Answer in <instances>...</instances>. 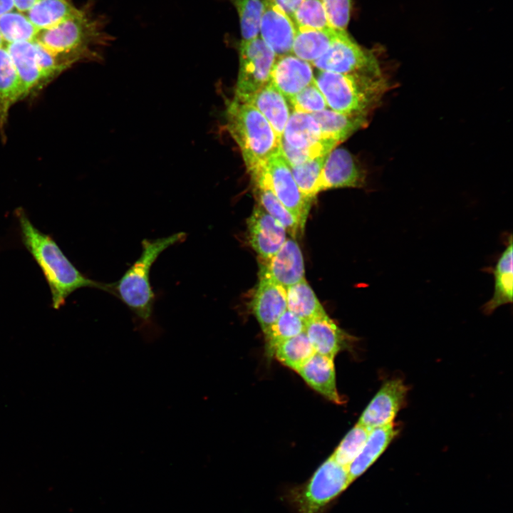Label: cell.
Returning a JSON list of instances; mask_svg holds the SVG:
<instances>
[{
    "mask_svg": "<svg viewBox=\"0 0 513 513\" xmlns=\"http://www.w3.org/2000/svg\"><path fill=\"white\" fill-rule=\"evenodd\" d=\"M366 174L346 149L333 148L325 159L320 178V192L333 188L362 187Z\"/></svg>",
    "mask_w": 513,
    "mask_h": 513,
    "instance_id": "5bb4252c",
    "label": "cell"
},
{
    "mask_svg": "<svg viewBox=\"0 0 513 513\" xmlns=\"http://www.w3.org/2000/svg\"><path fill=\"white\" fill-rule=\"evenodd\" d=\"M315 353L304 331L278 344L274 356L283 365L297 371Z\"/></svg>",
    "mask_w": 513,
    "mask_h": 513,
    "instance_id": "f546056e",
    "label": "cell"
},
{
    "mask_svg": "<svg viewBox=\"0 0 513 513\" xmlns=\"http://www.w3.org/2000/svg\"><path fill=\"white\" fill-rule=\"evenodd\" d=\"M311 115L318 123L323 138L338 144L368 124V116L339 113L328 108Z\"/></svg>",
    "mask_w": 513,
    "mask_h": 513,
    "instance_id": "d4e9b609",
    "label": "cell"
},
{
    "mask_svg": "<svg viewBox=\"0 0 513 513\" xmlns=\"http://www.w3.org/2000/svg\"><path fill=\"white\" fill-rule=\"evenodd\" d=\"M314 81L328 108L339 113L365 116L377 108L390 86L383 72L343 74L318 71Z\"/></svg>",
    "mask_w": 513,
    "mask_h": 513,
    "instance_id": "277c9868",
    "label": "cell"
},
{
    "mask_svg": "<svg viewBox=\"0 0 513 513\" xmlns=\"http://www.w3.org/2000/svg\"><path fill=\"white\" fill-rule=\"evenodd\" d=\"M14 8L13 0H0V17L12 11Z\"/></svg>",
    "mask_w": 513,
    "mask_h": 513,
    "instance_id": "b9f144b4",
    "label": "cell"
},
{
    "mask_svg": "<svg viewBox=\"0 0 513 513\" xmlns=\"http://www.w3.org/2000/svg\"><path fill=\"white\" fill-rule=\"evenodd\" d=\"M296 27L318 30L333 28L321 0H303L291 16Z\"/></svg>",
    "mask_w": 513,
    "mask_h": 513,
    "instance_id": "d590c367",
    "label": "cell"
},
{
    "mask_svg": "<svg viewBox=\"0 0 513 513\" xmlns=\"http://www.w3.org/2000/svg\"><path fill=\"white\" fill-rule=\"evenodd\" d=\"M305 333L316 353L333 359L351 338L327 314L306 323Z\"/></svg>",
    "mask_w": 513,
    "mask_h": 513,
    "instance_id": "ffe728a7",
    "label": "cell"
},
{
    "mask_svg": "<svg viewBox=\"0 0 513 513\" xmlns=\"http://www.w3.org/2000/svg\"><path fill=\"white\" fill-rule=\"evenodd\" d=\"M338 30H318L296 27L291 53L311 63L324 54L332 44Z\"/></svg>",
    "mask_w": 513,
    "mask_h": 513,
    "instance_id": "484cf974",
    "label": "cell"
},
{
    "mask_svg": "<svg viewBox=\"0 0 513 513\" xmlns=\"http://www.w3.org/2000/svg\"><path fill=\"white\" fill-rule=\"evenodd\" d=\"M14 7L19 12H27L38 0H13Z\"/></svg>",
    "mask_w": 513,
    "mask_h": 513,
    "instance_id": "60d3db41",
    "label": "cell"
},
{
    "mask_svg": "<svg viewBox=\"0 0 513 513\" xmlns=\"http://www.w3.org/2000/svg\"><path fill=\"white\" fill-rule=\"evenodd\" d=\"M351 482L348 469L330 456L305 484L293 492L298 513H321Z\"/></svg>",
    "mask_w": 513,
    "mask_h": 513,
    "instance_id": "8992f818",
    "label": "cell"
},
{
    "mask_svg": "<svg viewBox=\"0 0 513 513\" xmlns=\"http://www.w3.org/2000/svg\"><path fill=\"white\" fill-rule=\"evenodd\" d=\"M245 103L254 106L265 117L281 139L290 115L286 98L269 82Z\"/></svg>",
    "mask_w": 513,
    "mask_h": 513,
    "instance_id": "cb8c5ba5",
    "label": "cell"
},
{
    "mask_svg": "<svg viewBox=\"0 0 513 513\" xmlns=\"http://www.w3.org/2000/svg\"><path fill=\"white\" fill-rule=\"evenodd\" d=\"M6 48L20 78L25 95L48 81L38 63L33 41L7 43Z\"/></svg>",
    "mask_w": 513,
    "mask_h": 513,
    "instance_id": "7402d4cb",
    "label": "cell"
},
{
    "mask_svg": "<svg viewBox=\"0 0 513 513\" xmlns=\"http://www.w3.org/2000/svg\"><path fill=\"white\" fill-rule=\"evenodd\" d=\"M289 101L294 111L309 114L328 108L326 100L315 81L303 88Z\"/></svg>",
    "mask_w": 513,
    "mask_h": 513,
    "instance_id": "8d00e7d4",
    "label": "cell"
},
{
    "mask_svg": "<svg viewBox=\"0 0 513 513\" xmlns=\"http://www.w3.org/2000/svg\"><path fill=\"white\" fill-rule=\"evenodd\" d=\"M24 247L41 269L51 294L52 307L58 309L76 289L97 288L110 293L111 284L84 276L69 261L55 241L38 230L23 210L16 211Z\"/></svg>",
    "mask_w": 513,
    "mask_h": 513,
    "instance_id": "3957f363",
    "label": "cell"
},
{
    "mask_svg": "<svg viewBox=\"0 0 513 513\" xmlns=\"http://www.w3.org/2000/svg\"><path fill=\"white\" fill-rule=\"evenodd\" d=\"M408 388L399 378L385 381L362 413L357 423L372 429L393 422L404 406Z\"/></svg>",
    "mask_w": 513,
    "mask_h": 513,
    "instance_id": "30bf717a",
    "label": "cell"
},
{
    "mask_svg": "<svg viewBox=\"0 0 513 513\" xmlns=\"http://www.w3.org/2000/svg\"><path fill=\"white\" fill-rule=\"evenodd\" d=\"M186 237V233L180 232L155 239H143L138 259L118 281L111 284L110 293L118 296L130 309L135 316L138 330L148 342L155 341L160 334V329L152 318L155 294L150 282L151 267L162 252Z\"/></svg>",
    "mask_w": 513,
    "mask_h": 513,
    "instance_id": "7a4b0ae2",
    "label": "cell"
},
{
    "mask_svg": "<svg viewBox=\"0 0 513 513\" xmlns=\"http://www.w3.org/2000/svg\"><path fill=\"white\" fill-rule=\"evenodd\" d=\"M281 138L298 149L324 148L332 150L338 145L324 139L320 127L311 114L293 111L290 113Z\"/></svg>",
    "mask_w": 513,
    "mask_h": 513,
    "instance_id": "e0dca14e",
    "label": "cell"
},
{
    "mask_svg": "<svg viewBox=\"0 0 513 513\" xmlns=\"http://www.w3.org/2000/svg\"><path fill=\"white\" fill-rule=\"evenodd\" d=\"M484 271L494 276V293L492 297L483 306L482 311L487 315L492 314L497 308L513 301V244L512 236L509 234L504 250L499 256L494 267Z\"/></svg>",
    "mask_w": 513,
    "mask_h": 513,
    "instance_id": "d6986e66",
    "label": "cell"
},
{
    "mask_svg": "<svg viewBox=\"0 0 513 513\" xmlns=\"http://www.w3.org/2000/svg\"><path fill=\"white\" fill-rule=\"evenodd\" d=\"M265 167L275 195L303 231L312 200L299 189L280 150L268 159Z\"/></svg>",
    "mask_w": 513,
    "mask_h": 513,
    "instance_id": "9c48e42d",
    "label": "cell"
},
{
    "mask_svg": "<svg viewBox=\"0 0 513 513\" xmlns=\"http://www.w3.org/2000/svg\"><path fill=\"white\" fill-rule=\"evenodd\" d=\"M4 42V39H3L1 33L0 32V48L3 47Z\"/></svg>",
    "mask_w": 513,
    "mask_h": 513,
    "instance_id": "7bdbcfd3",
    "label": "cell"
},
{
    "mask_svg": "<svg viewBox=\"0 0 513 513\" xmlns=\"http://www.w3.org/2000/svg\"><path fill=\"white\" fill-rule=\"evenodd\" d=\"M227 1L233 5L238 14L242 40L249 41L259 36L264 0Z\"/></svg>",
    "mask_w": 513,
    "mask_h": 513,
    "instance_id": "836d02e7",
    "label": "cell"
},
{
    "mask_svg": "<svg viewBox=\"0 0 513 513\" xmlns=\"http://www.w3.org/2000/svg\"><path fill=\"white\" fill-rule=\"evenodd\" d=\"M38 31L21 12L12 10L0 17V32L7 43L34 41Z\"/></svg>",
    "mask_w": 513,
    "mask_h": 513,
    "instance_id": "d6a6232c",
    "label": "cell"
},
{
    "mask_svg": "<svg viewBox=\"0 0 513 513\" xmlns=\"http://www.w3.org/2000/svg\"><path fill=\"white\" fill-rule=\"evenodd\" d=\"M225 119L248 172L265 166L268 159L280 150V139L265 117L252 105L234 98L227 103Z\"/></svg>",
    "mask_w": 513,
    "mask_h": 513,
    "instance_id": "5b68a950",
    "label": "cell"
},
{
    "mask_svg": "<svg viewBox=\"0 0 513 513\" xmlns=\"http://www.w3.org/2000/svg\"><path fill=\"white\" fill-rule=\"evenodd\" d=\"M76 10L71 0H38L26 16L38 30H43L61 23Z\"/></svg>",
    "mask_w": 513,
    "mask_h": 513,
    "instance_id": "f1b7e54d",
    "label": "cell"
},
{
    "mask_svg": "<svg viewBox=\"0 0 513 513\" xmlns=\"http://www.w3.org/2000/svg\"><path fill=\"white\" fill-rule=\"evenodd\" d=\"M280 150L289 166H296L321 155H327L330 151L324 148L298 149L289 145L283 138L280 139Z\"/></svg>",
    "mask_w": 513,
    "mask_h": 513,
    "instance_id": "f35d334b",
    "label": "cell"
},
{
    "mask_svg": "<svg viewBox=\"0 0 513 513\" xmlns=\"http://www.w3.org/2000/svg\"><path fill=\"white\" fill-rule=\"evenodd\" d=\"M398 433V428L393 422L370 429L362 450L348 468L351 482L378 460Z\"/></svg>",
    "mask_w": 513,
    "mask_h": 513,
    "instance_id": "603a6c76",
    "label": "cell"
},
{
    "mask_svg": "<svg viewBox=\"0 0 513 513\" xmlns=\"http://www.w3.org/2000/svg\"><path fill=\"white\" fill-rule=\"evenodd\" d=\"M311 64L319 71L343 74L382 73L374 53L359 45L347 30H338L329 48Z\"/></svg>",
    "mask_w": 513,
    "mask_h": 513,
    "instance_id": "ba28073f",
    "label": "cell"
},
{
    "mask_svg": "<svg viewBox=\"0 0 513 513\" xmlns=\"http://www.w3.org/2000/svg\"><path fill=\"white\" fill-rule=\"evenodd\" d=\"M296 27L292 19L271 0H264L259 36L276 57L291 53Z\"/></svg>",
    "mask_w": 513,
    "mask_h": 513,
    "instance_id": "4fadbf2b",
    "label": "cell"
},
{
    "mask_svg": "<svg viewBox=\"0 0 513 513\" xmlns=\"http://www.w3.org/2000/svg\"><path fill=\"white\" fill-rule=\"evenodd\" d=\"M321 1L332 28L340 31L347 30L351 19L352 0H321Z\"/></svg>",
    "mask_w": 513,
    "mask_h": 513,
    "instance_id": "74e56055",
    "label": "cell"
},
{
    "mask_svg": "<svg viewBox=\"0 0 513 513\" xmlns=\"http://www.w3.org/2000/svg\"><path fill=\"white\" fill-rule=\"evenodd\" d=\"M281 7L291 18L303 0H271Z\"/></svg>",
    "mask_w": 513,
    "mask_h": 513,
    "instance_id": "ab89813d",
    "label": "cell"
},
{
    "mask_svg": "<svg viewBox=\"0 0 513 513\" xmlns=\"http://www.w3.org/2000/svg\"><path fill=\"white\" fill-rule=\"evenodd\" d=\"M259 276L286 289L305 279L303 254L298 242L287 238L279 251L266 261H262Z\"/></svg>",
    "mask_w": 513,
    "mask_h": 513,
    "instance_id": "7c38bea8",
    "label": "cell"
},
{
    "mask_svg": "<svg viewBox=\"0 0 513 513\" xmlns=\"http://www.w3.org/2000/svg\"><path fill=\"white\" fill-rule=\"evenodd\" d=\"M314 81L312 65L294 54L279 57L273 65L270 83L288 100Z\"/></svg>",
    "mask_w": 513,
    "mask_h": 513,
    "instance_id": "9a60e30c",
    "label": "cell"
},
{
    "mask_svg": "<svg viewBox=\"0 0 513 513\" xmlns=\"http://www.w3.org/2000/svg\"><path fill=\"white\" fill-rule=\"evenodd\" d=\"M25 93L11 58L6 48H0V127L6 121L9 110Z\"/></svg>",
    "mask_w": 513,
    "mask_h": 513,
    "instance_id": "4316f807",
    "label": "cell"
},
{
    "mask_svg": "<svg viewBox=\"0 0 513 513\" xmlns=\"http://www.w3.org/2000/svg\"><path fill=\"white\" fill-rule=\"evenodd\" d=\"M108 21L95 14L92 5L77 10L58 25L39 30L35 41L57 56L66 68L81 61H101L114 40L106 31Z\"/></svg>",
    "mask_w": 513,
    "mask_h": 513,
    "instance_id": "6da1fadb",
    "label": "cell"
},
{
    "mask_svg": "<svg viewBox=\"0 0 513 513\" xmlns=\"http://www.w3.org/2000/svg\"><path fill=\"white\" fill-rule=\"evenodd\" d=\"M247 224L250 245L261 261L270 259L287 239L284 225L259 204L254 206Z\"/></svg>",
    "mask_w": 513,
    "mask_h": 513,
    "instance_id": "8fae6325",
    "label": "cell"
},
{
    "mask_svg": "<svg viewBox=\"0 0 513 513\" xmlns=\"http://www.w3.org/2000/svg\"><path fill=\"white\" fill-rule=\"evenodd\" d=\"M253 185L254 195L257 204L269 214L280 222L287 233L295 238L302 232L294 216L281 204L275 195L265 166L248 172Z\"/></svg>",
    "mask_w": 513,
    "mask_h": 513,
    "instance_id": "ac0fdd59",
    "label": "cell"
},
{
    "mask_svg": "<svg viewBox=\"0 0 513 513\" xmlns=\"http://www.w3.org/2000/svg\"><path fill=\"white\" fill-rule=\"evenodd\" d=\"M239 68L234 98L246 102L270 82L276 56L259 36L239 45Z\"/></svg>",
    "mask_w": 513,
    "mask_h": 513,
    "instance_id": "52a82bcc",
    "label": "cell"
},
{
    "mask_svg": "<svg viewBox=\"0 0 513 513\" xmlns=\"http://www.w3.org/2000/svg\"><path fill=\"white\" fill-rule=\"evenodd\" d=\"M327 155L310 159L296 166L288 165L299 189L311 200L320 192L321 173Z\"/></svg>",
    "mask_w": 513,
    "mask_h": 513,
    "instance_id": "1f68e13d",
    "label": "cell"
},
{
    "mask_svg": "<svg viewBox=\"0 0 513 513\" xmlns=\"http://www.w3.org/2000/svg\"><path fill=\"white\" fill-rule=\"evenodd\" d=\"M314 390L336 404H341L336 380L333 358L315 353L297 371Z\"/></svg>",
    "mask_w": 513,
    "mask_h": 513,
    "instance_id": "44dd1931",
    "label": "cell"
},
{
    "mask_svg": "<svg viewBox=\"0 0 513 513\" xmlns=\"http://www.w3.org/2000/svg\"><path fill=\"white\" fill-rule=\"evenodd\" d=\"M286 301L287 310L305 323L326 314L305 279L286 288Z\"/></svg>",
    "mask_w": 513,
    "mask_h": 513,
    "instance_id": "83f0119b",
    "label": "cell"
},
{
    "mask_svg": "<svg viewBox=\"0 0 513 513\" xmlns=\"http://www.w3.org/2000/svg\"><path fill=\"white\" fill-rule=\"evenodd\" d=\"M370 429L358 423L349 430L331 455L338 464L348 468L362 450Z\"/></svg>",
    "mask_w": 513,
    "mask_h": 513,
    "instance_id": "e575fe53",
    "label": "cell"
},
{
    "mask_svg": "<svg viewBox=\"0 0 513 513\" xmlns=\"http://www.w3.org/2000/svg\"><path fill=\"white\" fill-rule=\"evenodd\" d=\"M251 308L264 333L287 310L286 289L260 277Z\"/></svg>",
    "mask_w": 513,
    "mask_h": 513,
    "instance_id": "2e32d148",
    "label": "cell"
},
{
    "mask_svg": "<svg viewBox=\"0 0 513 513\" xmlns=\"http://www.w3.org/2000/svg\"><path fill=\"white\" fill-rule=\"evenodd\" d=\"M306 323L289 310L264 333L265 336V353L268 358L274 356L276 347L283 341L305 331Z\"/></svg>",
    "mask_w": 513,
    "mask_h": 513,
    "instance_id": "4dcf8cb0",
    "label": "cell"
}]
</instances>
